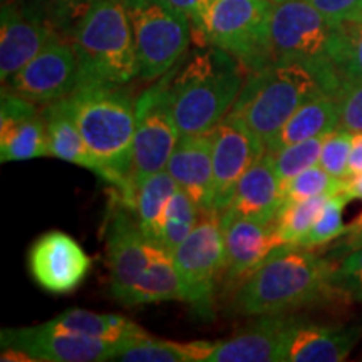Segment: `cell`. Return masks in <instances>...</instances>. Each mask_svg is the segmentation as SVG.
I'll return each instance as SVG.
<instances>
[{
    "mask_svg": "<svg viewBox=\"0 0 362 362\" xmlns=\"http://www.w3.org/2000/svg\"><path fill=\"white\" fill-rule=\"evenodd\" d=\"M334 265L322 250L282 243L235 287L232 312L253 317L296 314L337 298L329 282Z\"/></svg>",
    "mask_w": 362,
    "mask_h": 362,
    "instance_id": "obj_1",
    "label": "cell"
},
{
    "mask_svg": "<svg viewBox=\"0 0 362 362\" xmlns=\"http://www.w3.org/2000/svg\"><path fill=\"white\" fill-rule=\"evenodd\" d=\"M66 99L98 163V176L112 185L117 200L133 210L136 192L131 183V161L138 101L126 84L111 83H83Z\"/></svg>",
    "mask_w": 362,
    "mask_h": 362,
    "instance_id": "obj_2",
    "label": "cell"
},
{
    "mask_svg": "<svg viewBox=\"0 0 362 362\" xmlns=\"http://www.w3.org/2000/svg\"><path fill=\"white\" fill-rule=\"evenodd\" d=\"M243 72L232 54L210 45L163 76L180 136L214 131L237 101Z\"/></svg>",
    "mask_w": 362,
    "mask_h": 362,
    "instance_id": "obj_3",
    "label": "cell"
},
{
    "mask_svg": "<svg viewBox=\"0 0 362 362\" xmlns=\"http://www.w3.org/2000/svg\"><path fill=\"white\" fill-rule=\"evenodd\" d=\"M320 94L330 96L309 67L300 62L274 61L259 71L248 72L228 115L267 146L302 104Z\"/></svg>",
    "mask_w": 362,
    "mask_h": 362,
    "instance_id": "obj_4",
    "label": "cell"
},
{
    "mask_svg": "<svg viewBox=\"0 0 362 362\" xmlns=\"http://www.w3.org/2000/svg\"><path fill=\"white\" fill-rule=\"evenodd\" d=\"M83 83L129 84L139 76L133 27L123 0H90L71 33Z\"/></svg>",
    "mask_w": 362,
    "mask_h": 362,
    "instance_id": "obj_5",
    "label": "cell"
},
{
    "mask_svg": "<svg viewBox=\"0 0 362 362\" xmlns=\"http://www.w3.org/2000/svg\"><path fill=\"white\" fill-rule=\"evenodd\" d=\"M274 61L300 62L315 72L329 94L337 99L342 27L324 17L305 0H282L272 13Z\"/></svg>",
    "mask_w": 362,
    "mask_h": 362,
    "instance_id": "obj_6",
    "label": "cell"
},
{
    "mask_svg": "<svg viewBox=\"0 0 362 362\" xmlns=\"http://www.w3.org/2000/svg\"><path fill=\"white\" fill-rule=\"evenodd\" d=\"M272 0H211L203 24L202 44L232 54L247 72L274 62Z\"/></svg>",
    "mask_w": 362,
    "mask_h": 362,
    "instance_id": "obj_7",
    "label": "cell"
},
{
    "mask_svg": "<svg viewBox=\"0 0 362 362\" xmlns=\"http://www.w3.org/2000/svg\"><path fill=\"white\" fill-rule=\"evenodd\" d=\"M133 27L139 78L158 81L187 52L192 22L168 0H123Z\"/></svg>",
    "mask_w": 362,
    "mask_h": 362,
    "instance_id": "obj_8",
    "label": "cell"
},
{
    "mask_svg": "<svg viewBox=\"0 0 362 362\" xmlns=\"http://www.w3.org/2000/svg\"><path fill=\"white\" fill-rule=\"evenodd\" d=\"M183 298L197 315L211 319L216 280L223 269V233L220 211H202L200 221L173 250Z\"/></svg>",
    "mask_w": 362,
    "mask_h": 362,
    "instance_id": "obj_9",
    "label": "cell"
},
{
    "mask_svg": "<svg viewBox=\"0 0 362 362\" xmlns=\"http://www.w3.org/2000/svg\"><path fill=\"white\" fill-rule=\"evenodd\" d=\"M180 131L171 112L165 78L144 90L136 104V131L131 161L134 192L149 176L166 170Z\"/></svg>",
    "mask_w": 362,
    "mask_h": 362,
    "instance_id": "obj_10",
    "label": "cell"
},
{
    "mask_svg": "<svg viewBox=\"0 0 362 362\" xmlns=\"http://www.w3.org/2000/svg\"><path fill=\"white\" fill-rule=\"evenodd\" d=\"M81 81L79 61L72 40L57 35L4 83V89L35 104H51L69 98Z\"/></svg>",
    "mask_w": 362,
    "mask_h": 362,
    "instance_id": "obj_11",
    "label": "cell"
},
{
    "mask_svg": "<svg viewBox=\"0 0 362 362\" xmlns=\"http://www.w3.org/2000/svg\"><path fill=\"white\" fill-rule=\"evenodd\" d=\"M149 243L134 211L116 198L106 228V257L112 297L128 305L149 262Z\"/></svg>",
    "mask_w": 362,
    "mask_h": 362,
    "instance_id": "obj_12",
    "label": "cell"
},
{
    "mask_svg": "<svg viewBox=\"0 0 362 362\" xmlns=\"http://www.w3.org/2000/svg\"><path fill=\"white\" fill-rule=\"evenodd\" d=\"M62 35L34 0H11L0 16V79L2 84Z\"/></svg>",
    "mask_w": 362,
    "mask_h": 362,
    "instance_id": "obj_13",
    "label": "cell"
},
{
    "mask_svg": "<svg viewBox=\"0 0 362 362\" xmlns=\"http://www.w3.org/2000/svg\"><path fill=\"white\" fill-rule=\"evenodd\" d=\"M2 349L27 361L44 362H99L111 361L117 346L94 339L61 332L49 322L24 329H4Z\"/></svg>",
    "mask_w": 362,
    "mask_h": 362,
    "instance_id": "obj_14",
    "label": "cell"
},
{
    "mask_svg": "<svg viewBox=\"0 0 362 362\" xmlns=\"http://www.w3.org/2000/svg\"><path fill=\"white\" fill-rule=\"evenodd\" d=\"M362 339V322L322 324L288 314L284 329L282 362L346 361Z\"/></svg>",
    "mask_w": 362,
    "mask_h": 362,
    "instance_id": "obj_15",
    "label": "cell"
},
{
    "mask_svg": "<svg viewBox=\"0 0 362 362\" xmlns=\"http://www.w3.org/2000/svg\"><path fill=\"white\" fill-rule=\"evenodd\" d=\"M223 233V275L228 285H237L255 270L265 257L282 245L277 221H262L225 210L220 214Z\"/></svg>",
    "mask_w": 362,
    "mask_h": 362,
    "instance_id": "obj_16",
    "label": "cell"
},
{
    "mask_svg": "<svg viewBox=\"0 0 362 362\" xmlns=\"http://www.w3.org/2000/svg\"><path fill=\"white\" fill-rule=\"evenodd\" d=\"M93 260L71 235L59 230L44 233L29 252L34 282L51 293H69L88 277Z\"/></svg>",
    "mask_w": 362,
    "mask_h": 362,
    "instance_id": "obj_17",
    "label": "cell"
},
{
    "mask_svg": "<svg viewBox=\"0 0 362 362\" xmlns=\"http://www.w3.org/2000/svg\"><path fill=\"white\" fill-rule=\"evenodd\" d=\"M265 151L250 129L226 115L214 129V210H226L240 178Z\"/></svg>",
    "mask_w": 362,
    "mask_h": 362,
    "instance_id": "obj_18",
    "label": "cell"
},
{
    "mask_svg": "<svg viewBox=\"0 0 362 362\" xmlns=\"http://www.w3.org/2000/svg\"><path fill=\"white\" fill-rule=\"evenodd\" d=\"M42 156H51L42 111L35 103L2 89L0 161H25Z\"/></svg>",
    "mask_w": 362,
    "mask_h": 362,
    "instance_id": "obj_19",
    "label": "cell"
},
{
    "mask_svg": "<svg viewBox=\"0 0 362 362\" xmlns=\"http://www.w3.org/2000/svg\"><path fill=\"white\" fill-rule=\"evenodd\" d=\"M166 171L202 211L214 210V131L180 136Z\"/></svg>",
    "mask_w": 362,
    "mask_h": 362,
    "instance_id": "obj_20",
    "label": "cell"
},
{
    "mask_svg": "<svg viewBox=\"0 0 362 362\" xmlns=\"http://www.w3.org/2000/svg\"><path fill=\"white\" fill-rule=\"evenodd\" d=\"M287 317L262 315L235 336L210 342L205 362H282Z\"/></svg>",
    "mask_w": 362,
    "mask_h": 362,
    "instance_id": "obj_21",
    "label": "cell"
},
{
    "mask_svg": "<svg viewBox=\"0 0 362 362\" xmlns=\"http://www.w3.org/2000/svg\"><path fill=\"white\" fill-rule=\"evenodd\" d=\"M285 198L274 160L265 151L238 181L226 210L262 221H277Z\"/></svg>",
    "mask_w": 362,
    "mask_h": 362,
    "instance_id": "obj_22",
    "label": "cell"
},
{
    "mask_svg": "<svg viewBox=\"0 0 362 362\" xmlns=\"http://www.w3.org/2000/svg\"><path fill=\"white\" fill-rule=\"evenodd\" d=\"M339 126H341V115H339L337 99L320 94L302 104L265 148L267 151L275 153L288 144L327 136L339 129Z\"/></svg>",
    "mask_w": 362,
    "mask_h": 362,
    "instance_id": "obj_23",
    "label": "cell"
},
{
    "mask_svg": "<svg viewBox=\"0 0 362 362\" xmlns=\"http://www.w3.org/2000/svg\"><path fill=\"white\" fill-rule=\"evenodd\" d=\"M49 325L61 332L94 339L112 346H123L131 339L143 336L146 330L133 320L116 314H98L84 309H67L56 319L49 320ZM117 351V349H116Z\"/></svg>",
    "mask_w": 362,
    "mask_h": 362,
    "instance_id": "obj_24",
    "label": "cell"
},
{
    "mask_svg": "<svg viewBox=\"0 0 362 362\" xmlns=\"http://www.w3.org/2000/svg\"><path fill=\"white\" fill-rule=\"evenodd\" d=\"M42 116L47 126L49 136V151L51 156L59 158L74 165L88 168L93 173H99V166L93 155H90L88 144H86L83 134L74 116H72L67 99L45 104Z\"/></svg>",
    "mask_w": 362,
    "mask_h": 362,
    "instance_id": "obj_25",
    "label": "cell"
},
{
    "mask_svg": "<svg viewBox=\"0 0 362 362\" xmlns=\"http://www.w3.org/2000/svg\"><path fill=\"white\" fill-rule=\"evenodd\" d=\"M181 282L176 270L173 253L158 245L149 243V262L146 270L134 285L128 305L155 304V302L181 300Z\"/></svg>",
    "mask_w": 362,
    "mask_h": 362,
    "instance_id": "obj_26",
    "label": "cell"
},
{
    "mask_svg": "<svg viewBox=\"0 0 362 362\" xmlns=\"http://www.w3.org/2000/svg\"><path fill=\"white\" fill-rule=\"evenodd\" d=\"M210 341L173 342L144 332L117 347L111 361L121 362H205Z\"/></svg>",
    "mask_w": 362,
    "mask_h": 362,
    "instance_id": "obj_27",
    "label": "cell"
},
{
    "mask_svg": "<svg viewBox=\"0 0 362 362\" xmlns=\"http://www.w3.org/2000/svg\"><path fill=\"white\" fill-rule=\"evenodd\" d=\"M202 210L183 189H176L165 206L156 225L153 242L173 253L176 247L192 233V230L200 221Z\"/></svg>",
    "mask_w": 362,
    "mask_h": 362,
    "instance_id": "obj_28",
    "label": "cell"
},
{
    "mask_svg": "<svg viewBox=\"0 0 362 362\" xmlns=\"http://www.w3.org/2000/svg\"><path fill=\"white\" fill-rule=\"evenodd\" d=\"M176 189H178V185L166 170L149 176L136 189L133 211L143 233L151 242L163 210L168 205L170 198L173 197Z\"/></svg>",
    "mask_w": 362,
    "mask_h": 362,
    "instance_id": "obj_29",
    "label": "cell"
},
{
    "mask_svg": "<svg viewBox=\"0 0 362 362\" xmlns=\"http://www.w3.org/2000/svg\"><path fill=\"white\" fill-rule=\"evenodd\" d=\"M332 194H319L298 202H285L277 216V233L282 243L300 245L322 214L325 202Z\"/></svg>",
    "mask_w": 362,
    "mask_h": 362,
    "instance_id": "obj_30",
    "label": "cell"
},
{
    "mask_svg": "<svg viewBox=\"0 0 362 362\" xmlns=\"http://www.w3.org/2000/svg\"><path fill=\"white\" fill-rule=\"evenodd\" d=\"M344 185L346 180H339L329 175L322 166L314 165L282 183V197L285 202H298L319 194H336L342 192Z\"/></svg>",
    "mask_w": 362,
    "mask_h": 362,
    "instance_id": "obj_31",
    "label": "cell"
},
{
    "mask_svg": "<svg viewBox=\"0 0 362 362\" xmlns=\"http://www.w3.org/2000/svg\"><path fill=\"white\" fill-rule=\"evenodd\" d=\"M324 139L325 136H320V138L288 144V146L279 149L275 153L269 151L280 181L285 183V181L292 180L293 176L300 175L302 171L310 168V166L319 165Z\"/></svg>",
    "mask_w": 362,
    "mask_h": 362,
    "instance_id": "obj_32",
    "label": "cell"
},
{
    "mask_svg": "<svg viewBox=\"0 0 362 362\" xmlns=\"http://www.w3.org/2000/svg\"><path fill=\"white\" fill-rule=\"evenodd\" d=\"M349 202L351 198L344 192L329 197V200L324 205L322 214L319 215V218H317L314 226L310 228V232L307 233V237L302 240L300 245L309 248H320L341 237L344 230H346L342 218L344 208Z\"/></svg>",
    "mask_w": 362,
    "mask_h": 362,
    "instance_id": "obj_33",
    "label": "cell"
},
{
    "mask_svg": "<svg viewBox=\"0 0 362 362\" xmlns=\"http://www.w3.org/2000/svg\"><path fill=\"white\" fill-rule=\"evenodd\" d=\"M329 282L337 298L362 305V248L336 262Z\"/></svg>",
    "mask_w": 362,
    "mask_h": 362,
    "instance_id": "obj_34",
    "label": "cell"
},
{
    "mask_svg": "<svg viewBox=\"0 0 362 362\" xmlns=\"http://www.w3.org/2000/svg\"><path fill=\"white\" fill-rule=\"evenodd\" d=\"M352 136L354 133L346 129H336L334 133L325 136L322 151H320L319 166L329 175L339 180L351 178L349 175V158L352 148Z\"/></svg>",
    "mask_w": 362,
    "mask_h": 362,
    "instance_id": "obj_35",
    "label": "cell"
},
{
    "mask_svg": "<svg viewBox=\"0 0 362 362\" xmlns=\"http://www.w3.org/2000/svg\"><path fill=\"white\" fill-rule=\"evenodd\" d=\"M342 51L339 71L342 81L362 79V19L342 22Z\"/></svg>",
    "mask_w": 362,
    "mask_h": 362,
    "instance_id": "obj_36",
    "label": "cell"
},
{
    "mask_svg": "<svg viewBox=\"0 0 362 362\" xmlns=\"http://www.w3.org/2000/svg\"><path fill=\"white\" fill-rule=\"evenodd\" d=\"M51 24L66 37H69L81 16L89 7L90 0H34Z\"/></svg>",
    "mask_w": 362,
    "mask_h": 362,
    "instance_id": "obj_37",
    "label": "cell"
},
{
    "mask_svg": "<svg viewBox=\"0 0 362 362\" xmlns=\"http://www.w3.org/2000/svg\"><path fill=\"white\" fill-rule=\"evenodd\" d=\"M341 126L339 128L362 133V79L342 81L337 94Z\"/></svg>",
    "mask_w": 362,
    "mask_h": 362,
    "instance_id": "obj_38",
    "label": "cell"
},
{
    "mask_svg": "<svg viewBox=\"0 0 362 362\" xmlns=\"http://www.w3.org/2000/svg\"><path fill=\"white\" fill-rule=\"evenodd\" d=\"M334 24L362 19V0H305Z\"/></svg>",
    "mask_w": 362,
    "mask_h": 362,
    "instance_id": "obj_39",
    "label": "cell"
},
{
    "mask_svg": "<svg viewBox=\"0 0 362 362\" xmlns=\"http://www.w3.org/2000/svg\"><path fill=\"white\" fill-rule=\"evenodd\" d=\"M359 248H362V211L349 225H346V230H344L341 237L334 240V243H330L329 250L322 252L329 260L337 262L349 255L351 252L359 250Z\"/></svg>",
    "mask_w": 362,
    "mask_h": 362,
    "instance_id": "obj_40",
    "label": "cell"
},
{
    "mask_svg": "<svg viewBox=\"0 0 362 362\" xmlns=\"http://www.w3.org/2000/svg\"><path fill=\"white\" fill-rule=\"evenodd\" d=\"M168 2L188 17L194 35L202 39L203 24H205V17L211 0H168Z\"/></svg>",
    "mask_w": 362,
    "mask_h": 362,
    "instance_id": "obj_41",
    "label": "cell"
},
{
    "mask_svg": "<svg viewBox=\"0 0 362 362\" xmlns=\"http://www.w3.org/2000/svg\"><path fill=\"white\" fill-rule=\"evenodd\" d=\"M349 175L351 176L362 175V133H354V136H352Z\"/></svg>",
    "mask_w": 362,
    "mask_h": 362,
    "instance_id": "obj_42",
    "label": "cell"
},
{
    "mask_svg": "<svg viewBox=\"0 0 362 362\" xmlns=\"http://www.w3.org/2000/svg\"><path fill=\"white\" fill-rule=\"evenodd\" d=\"M342 192L346 193L351 200H362V175L347 178Z\"/></svg>",
    "mask_w": 362,
    "mask_h": 362,
    "instance_id": "obj_43",
    "label": "cell"
},
{
    "mask_svg": "<svg viewBox=\"0 0 362 362\" xmlns=\"http://www.w3.org/2000/svg\"><path fill=\"white\" fill-rule=\"evenodd\" d=\"M272 2H274V4H279V2H282V0H272Z\"/></svg>",
    "mask_w": 362,
    "mask_h": 362,
    "instance_id": "obj_44",
    "label": "cell"
}]
</instances>
